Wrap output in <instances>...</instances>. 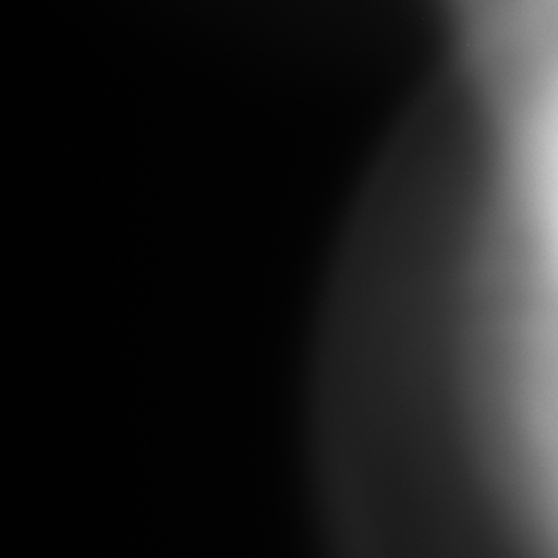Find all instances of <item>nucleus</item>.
Here are the masks:
<instances>
[]
</instances>
